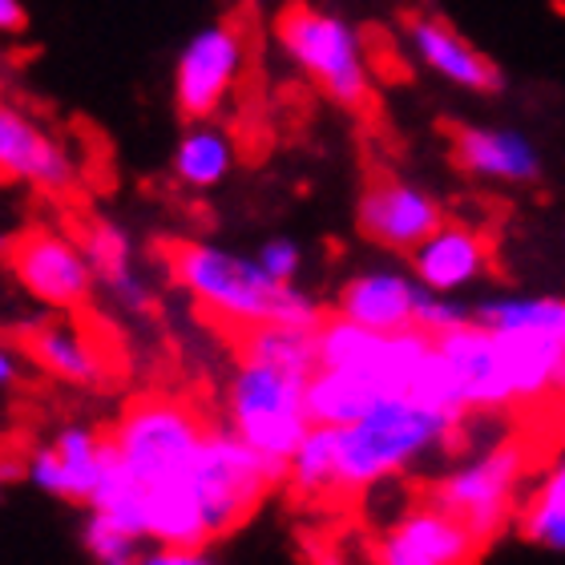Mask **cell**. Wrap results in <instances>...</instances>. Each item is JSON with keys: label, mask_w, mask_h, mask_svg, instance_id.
Masks as SVG:
<instances>
[{"label": "cell", "mask_w": 565, "mask_h": 565, "mask_svg": "<svg viewBox=\"0 0 565 565\" xmlns=\"http://www.w3.org/2000/svg\"><path fill=\"white\" fill-rule=\"evenodd\" d=\"M481 554L484 545L433 501L408 509L372 542V562L380 565H465Z\"/></svg>", "instance_id": "obj_10"}, {"label": "cell", "mask_w": 565, "mask_h": 565, "mask_svg": "<svg viewBox=\"0 0 565 565\" xmlns=\"http://www.w3.org/2000/svg\"><path fill=\"white\" fill-rule=\"evenodd\" d=\"M235 170V138L214 121H186L174 146V178L190 190H211Z\"/></svg>", "instance_id": "obj_20"}, {"label": "cell", "mask_w": 565, "mask_h": 565, "mask_svg": "<svg viewBox=\"0 0 565 565\" xmlns=\"http://www.w3.org/2000/svg\"><path fill=\"white\" fill-rule=\"evenodd\" d=\"M255 259H259L275 279L295 282V275H299V267H303V250L295 247L291 238H267Z\"/></svg>", "instance_id": "obj_27"}, {"label": "cell", "mask_w": 565, "mask_h": 565, "mask_svg": "<svg viewBox=\"0 0 565 565\" xmlns=\"http://www.w3.org/2000/svg\"><path fill=\"white\" fill-rule=\"evenodd\" d=\"M287 484L299 497H328L335 493V428L311 424L299 448L287 465Z\"/></svg>", "instance_id": "obj_24"}, {"label": "cell", "mask_w": 565, "mask_h": 565, "mask_svg": "<svg viewBox=\"0 0 565 565\" xmlns=\"http://www.w3.org/2000/svg\"><path fill=\"white\" fill-rule=\"evenodd\" d=\"M77 243H82L97 282H102L126 311L150 316L153 291H150V282L138 275V267H134L130 235H126L121 226L106 223V218H89V223H82V231H77Z\"/></svg>", "instance_id": "obj_17"}, {"label": "cell", "mask_w": 565, "mask_h": 565, "mask_svg": "<svg viewBox=\"0 0 565 565\" xmlns=\"http://www.w3.org/2000/svg\"><path fill=\"white\" fill-rule=\"evenodd\" d=\"M416 295H420V287L408 275L372 271L343 282L331 311H340V316L355 319L372 331H404L416 328Z\"/></svg>", "instance_id": "obj_19"}, {"label": "cell", "mask_w": 565, "mask_h": 565, "mask_svg": "<svg viewBox=\"0 0 565 565\" xmlns=\"http://www.w3.org/2000/svg\"><path fill=\"white\" fill-rule=\"evenodd\" d=\"M413 267L416 282H424L428 291H460V287H469L472 279L484 275V267H489V243L472 226L445 223L413 250Z\"/></svg>", "instance_id": "obj_18"}, {"label": "cell", "mask_w": 565, "mask_h": 565, "mask_svg": "<svg viewBox=\"0 0 565 565\" xmlns=\"http://www.w3.org/2000/svg\"><path fill=\"white\" fill-rule=\"evenodd\" d=\"M206 428L211 424L190 404L170 401V396H141L121 413L118 428L109 436H114L126 469L138 477V484L150 497L158 489L186 481Z\"/></svg>", "instance_id": "obj_5"}, {"label": "cell", "mask_w": 565, "mask_h": 565, "mask_svg": "<svg viewBox=\"0 0 565 565\" xmlns=\"http://www.w3.org/2000/svg\"><path fill=\"white\" fill-rule=\"evenodd\" d=\"M433 340L440 348V355H445L469 413H509L513 408V392H509L505 364H501V352H497V335L484 323L469 319V323L440 331Z\"/></svg>", "instance_id": "obj_12"}, {"label": "cell", "mask_w": 565, "mask_h": 565, "mask_svg": "<svg viewBox=\"0 0 565 565\" xmlns=\"http://www.w3.org/2000/svg\"><path fill=\"white\" fill-rule=\"evenodd\" d=\"M457 416L416 401L413 392L380 396L360 420L335 428V493H364L440 448L457 433Z\"/></svg>", "instance_id": "obj_2"}, {"label": "cell", "mask_w": 565, "mask_h": 565, "mask_svg": "<svg viewBox=\"0 0 565 565\" xmlns=\"http://www.w3.org/2000/svg\"><path fill=\"white\" fill-rule=\"evenodd\" d=\"M238 331H243L238 355L291 367L303 376H311L319 367V328H307V323H250V328Z\"/></svg>", "instance_id": "obj_22"}, {"label": "cell", "mask_w": 565, "mask_h": 565, "mask_svg": "<svg viewBox=\"0 0 565 565\" xmlns=\"http://www.w3.org/2000/svg\"><path fill=\"white\" fill-rule=\"evenodd\" d=\"M29 29V12L21 0H0V36H21Z\"/></svg>", "instance_id": "obj_29"}, {"label": "cell", "mask_w": 565, "mask_h": 565, "mask_svg": "<svg viewBox=\"0 0 565 565\" xmlns=\"http://www.w3.org/2000/svg\"><path fill=\"white\" fill-rule=\"evenodd\" d=\"M513 521H518V533L525 542L565 554V452H557L542 481L521 497Z\"/></svg>", "instance_id": "obj_21"}, {"label": "cell", "mask_w": 565, "mask_h": 565, "mask_svg": "<svg viewBox=\"0 0 565 565\" xmlns=\"http://www.w3.org/2000/svg\"><path fill=\"white\" fill-rule=\"evenodd\" d=\"M162 255L170 275L194 295V303L206 316H218L235 328H250V323L319 328V319L328 316L311 295H303L295 282L275 279L259 259L206 247V243H162Z\"/></svg>", "instance_id": "obj_1"}, {"label": "cell", "mask_w": 565, "mask_h": 565, "mask_svg": "<svg viewBox=\"0 0 565 565\" xmlns=\"http://www.w3.org/2000/svg\"><path fill=\"white\" fill-rule=\"evenodd\" d=\"M275 41L335 106H372V70L364 57V41L348 21L319 12L307 0H287L275 17Z\"/></svg>", "instance_id": "obj_3"}, {"label": "cell", "mask_w": 565, "mask_h": 565, "mask_svg": "<svg viewBox=\"0 0 565 565\" xmlns=\"http://www.w3.org/2000/svg\"><path fill=\"white\" fill-rule=\"evenodd\" d=\"M0 182H29L45 194H70L77 182L70 150L4 97H0Z\"/></svg>", "instance_id": "obj_11"}, {"label": "cell", "mask_w": 565, "mask_h": 565, "mask_svg": "<svg viewBox=\"0 0 565 565\" xmlns=\"http://www.w3.org/2000/svg\"><path fill=\"white\" fill-rule=\"evenodd\" d=\"M303 372L238 355V367L226 384V424L263 457L291 465V452L311 428L307 416Z\"/></svg>", "instance_id": "obj_4"}, {"label": "cell", "mask_w": 565, "mask_h": 565, "mask_svg": "<svg viewBox=\"0 0 565 565\" xmlns=\"http://www.w3.org/2000/svg\"><path fill=\"white\" fill-rule=\"evenodd\" d=\"M530 460L533 452L521 440H501V445H493L489 452L469 460V465L445 472L424 493V501H433L445 513H452L489 550L505 533L509 521L518 518L521 484H525Z\"/></svg>", "instance_id": "obj_6"}, {"label": "cell", "mask_w": 565, "mask_h": 565, "mask_svg": "<svg viewBox=\"0 0 565 565\" xmlns=\"http://www.w3.org/2000/svg\"><path fill=\"white\" fill-rule=\"evenodd\" d=\"M250 36L238 21L206 24L190 36L174 65V106L182 121H214L247 73Z\"/></svg>", "instance_id": "obj_7"}, {"label": "cell", "mask_w": 565, "mask_h": 565, "mask_svg": "<svg viewBox=\"0 0 565 565\" xmlns=\"http://www.w3.org/2000/svg\"><path fill=\"white\" fill-rule=\"evenodd\" d=\"M9 340L29 364H36L53 380L82 384V388H94L106 380V360L77 328V319H70L65 311L57 319H29L21 328H12Z\"/></svg>", "instance_id": "obj_14"}, {"label": "cell", "mask_w": 565, "mask_h": 565, "mask_svg": "<svg viewBox=\"0 0 565 565\" xmlns=\"http://www.w3.org/2000/svg\"><path fill=\"white\" fill-rule=\"evenodd\" d=\"M404 33L413 41L416 57L433 73H440L445 82L460 85V89H472V94H501L505 89V77H501V70H497L493 61L484 57V53H477L440 17L413 12V17H404Z\"/></svg>", "instance_id": "obj_15"}, {"label": "cell", "mask_w": 565, "mask_h": 565, "mask_svg": "<svg viewBox=\"0 0 565 565\" xmlns=\"http://www.w3.org/2000/svg\"><path fill=\"white\" fill-rule=\"evenodd\" d=\"M85 550H89V557L102 565H130L141 557V542L134 537V533H126L121 525H114L109 518H102V513H94L89 509V518H85Z\"/></svg>", "instance_id": "obj_25"}, {"label": "cell", "mask_w": 565, "mask_h": 565, "mask_svg": "<svg viewBox=\"0 0 565 565\" xmlns=\"http://www.w3.org/2000/svg\"><path fill=\"white\" fill-rule=\"evenodd\" d=\"M0 259L24 291L53 311H82L94 295V267L77 238H65L49 226H24L0 243Z\"/></svg>", "instance_id": "obj_8"}, {"label": "cell", "mask_w": 565, "mask_h": 565, "mask_svg": "<svg viewBox=\"0 0 565 565\" xmlns=\"http://www.w3.org/2000/svg\"><path fill=\"white\" fill-rule=\"evenodd\" d=\"M150 565H206V550H186V545H153L150 554L141 557Z\"/></svg>", "instance_id": "obj_28"}, {"label": "cell", "mask_w": 565, "mask_h": 565, "mask_svg": "<svg viewBox=\"0 0 565 565\" xmlns=\"http://www.w3.org/2000/svg\"><path fill=\"white\" fill-rule=\"evenodd\" d=\"M452 162L472 178L513 182V186L542 174V158L521 134L484 130V126H457L452 130Z\"/></svg>", "instance_id": "obj_16"}, {"label": "cell", "mask_w": 565, "mask_h": 565, "mask_svg": "<svg viewBox=\"0 0 565 565\" xmlns=\"http://www.w3.org/2000/svg\"><path fill=\"white\" fill-rule=\"evenodd\" d=\"M21 360L24 355L9 343H0V388H12L17 380H21Z\"/></svg>", "instance_id": "obj_30"}, {"label": "cell", "mask_w": 565, "mask_h": 565, "mask_svg": "<svg viewBox=\"0 0 565 565\" xmlns=\"http://www.w3.org/2000/svg\"><path fill=\"white\" fill-rule=\"evenodd\" d=\"M472 311L469 307H460L457 299H440V291H428L420 282V295H416V316L413 323L428 335H440V331H452L460 323H469Z\"/></svg>", "instance_id": "obj_26"}, {"label": "cell", "mask_w": 565, "mask_h": 565, "mask_svg": "<svg viewBox=\"0 0 565 565\" xmlns=\"http://www.w3.org/2000/svg\"><path fill=\"white\" fill-rule=\"evenodd\" d=\"M355 226L376 247L413 255L424 238L445 226V211L428 190L413 186V182H404L388 170H376L360 190Z\"/></svg>", "instance_id": "obj_9"}, {"label": "cell", "mask_w": 565, "mask_h": 565, "mask_svg": "<svg viewBox=\"0 0 565 565\" xmlns=\"http://www.w3.org/2000/svg\"><path fill=\"white\" fill-rule=\"evenodd\" d=\"M380 401V392L372 384H364L352 372H340V367H316L311 380H307V416L311 424H352Z\"/></svg>", "instance_id": "obj_23"}, {"label": "cell", "mask_w": 565, "mask_h": 565, "mask_svg": "<svg viewBox=\"0 0 565 565\" xmlns=\"http://www.w3.org/2000/svg\"><path fill=\"white\" fill-rule=\"evenodd\" d=\"M102 440L106 436L85 428V424H70L61 428L49 445L33 448L24 457V477L49 497L73 501V505H89L102 477Z\"/></svg>", "instance_id": "obj_13"}]
</instances>
